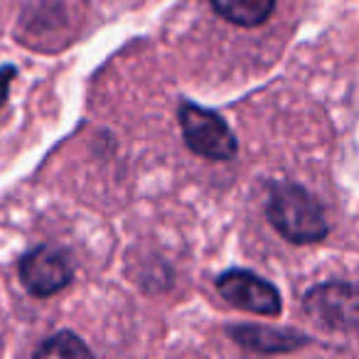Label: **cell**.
<instances>
[{
    "label": "cell",
    "instance_id": "6da1fadb",
    "mask_svg": "<svg viewBox=\"0 0 359 359\" xmlns=\"http://www.w3.org/2000/svg\"><path fill=\"white\" fill-rule=\"evenodd\" d=\"M266 215L276 231L293 244H315L323 241L330 231L318 197L295 182H276L271 187Z\"/></svg>",
    "mask_w": 359,
    "mask_h": 359
},
{
    "label": "cell",
    "instance_id": "7a4b0ae2",
    "mask_svg": "<svg viewBox=\"0 0 359 359\" xmlns=\"http://www.w3.org/2000/svg\"><path fill=\"white\" fill-rule=\"evenodd\" d=\"M180 126H182L185 143L200 158L224 163L236 155L234 133L215 111L200 109L195 104H182L180 106Z\"/></svg>",
    "mask_w": 359,
    "mask_h": 359
},
{
    "label": "cell",
    "instance_id": "3957f363",
    "mask_svg": "<svg viewBox=\"0 0 359 359\" xmlns=\"http://www.w3.org/2000/svg\"><path fill=\"white\" fill-rule=\"evenodd\" d=\"M303 310L313 323L327 330L359 327V285L344 280L315 285L305 293Z\"/></svg>",
    "mask_w": 359,
    "mask_h": 359
},
{
    "label": "cell",
    "instance_id": "277c9868",
    "mask_svg": "<svg viewBox=\"0 0 359 359\" xmlns=\"http://www.w3.org/2000/svg\"><path fill=\"white\" fill-rule=\"evenodd\" d=\"M20 278L25 288L37 298H50L74 278V266L69 256L55 246H37L20 261Z\"/></svg>",
    "mask_w": 359,
    "mask_h": 359
},
{
    "label": "cell",
    "instance_id": "5b68a950",
    "mask_svg": "<svg viewBox=\"0 0 359 359\" xmlns=\"http://www.w3.org/2000/svg\"><path fill=\"white\" fill-rule=\"evenodd\" d=\"M217 290L224 300H229L234 308H241L246 313L266 315L276 318L280 313V295L269 280L251 271H226L217 278Z\"/></svg>",
    "mask_w": 359,
    "mask_h": 359
},
{
    "label": "cell",
    "instance_id": "8992f818",
    "mask_svg": "<svg viewBox=\"0 0 359 359\" xmlns=\"http://www.w3.org/2000/svg\"><path fill=\"white\" fill-rule=\"evenodd\" d=\"M236 344L251 349V352L261 354H278V352H293V349L303 347L308 337L293 330H278L269 327V325H236L229 330Z\"/></svg>",
    "mask_w": 359,
    "mask_h": 359
},
{
    "label": "cell",
    "instance_id": "52a82bcc",
    "mask_svg": "<svg viewBox=\"0 0 359 359\" xmlns=\"http://www.w3.org/2000/svg\"><path fill=\"white\" fill-rule=\"evenodd\" d=\"M217 15L239 27L264 25L273 15L276 0H210Z\"/></svg>",
    "mask_w": 359,
    "mask_h": 359
},
{
    "label": "cell",
    "instance_id": "ba28073f",
    "mask_svg": "<svg viewBox=\"0 0 359 359\" xmlns=\"http://www.w3.org/2000/svg\"><path fill=\"white\" fill-rule=\"evenodd\" d=\"M89 354L91 349L84 344V339L72 332L52 334L35 349V357H89Z\"/></svg>",
    "mask_w": 359,
    "mask_h": 359
},
{
    "label": "cell",
    "instance_id": "9c48e42d",
    "mask_svg": "<svg viewBox=\"0 0 359 359\" xmlns=\"http://www.w3.org/2000/svg\"><path fill=\"white\" fill-rule=\"evenodd\" d=\"M15 74V69L13 67H6V69L0 72V104H3V99H6V91H8V79Z\"/></svg>",
    "mask_w": 359,
    "mask_h": 359
}]
</instances>
